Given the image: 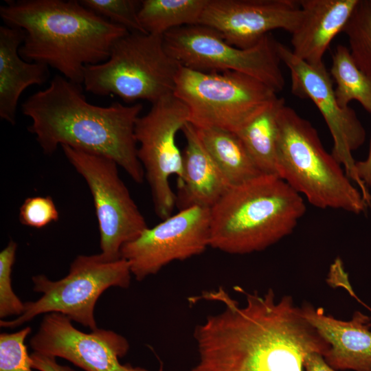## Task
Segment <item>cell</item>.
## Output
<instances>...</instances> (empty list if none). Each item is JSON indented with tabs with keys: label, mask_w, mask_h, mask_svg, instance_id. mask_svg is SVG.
<instances>
[{
	"label": "cell",
	"mask_w": 371,
	"mask_h": 371,
	"mask_svg": "<svg viewBox=\"0 0 371 371\" xmlns=\"http://www.w3.org/2000/svg\"><path fill=\"white\" fill-rule=\"evenodd\" d=\"M240 291L243 304L221 287L194 297L222 306L194 330L198 358L190 371H304L308 354L330 349L291 295Z\"/></svg>",
	"instance_id": "cell-1"
},
{
	"label": "cell",
	"mask_w": 371,
	"mask_h": 371,
	"mask_svg": "<svg viewBox=\"0 0 371 371\" xmlns=\"http://www.w3.org/2000/svg\"><path fill=\"white\" fill-rule=\"evenodd\" d=\"M21 108L23 115L32 120L28 131L36 136L45 154L68 146L104 156L113 160L135 182L143 183L144 171L135 135L143 109L141 103L94 105L87 100L81 85L56 75Z\"/></svg>",
	"instance_id": "cell-2"
},
{
	"label": "cell",
	"mask_w": 371,
	"mask_h": 371,
	"mask_svg": "<svg viewBox=\"0 0 371 371\" xmlns=\"http://www.w3.org/2000/svg\"><path fill=\"white\" fill-rule=\"evenodd\" d=\"M6 25L25 32L19 47L27 62L43 63L82 85L87 65L104 62L129 32L76 0H19L0 7Z\"/></svg>",
	"instance_id": "cell-3"
},
{
	"label": "cell",
	"mask_w": 371,
	"mask_h": 371,
	"mask_svg": "<svg viewBox=\"0 0 371 371\" xmlns=\"http://www.w3.org/2000/svg\"><path fill=\"white\" fill-rule=\"evenodd\" d=\"M306 212L302 195L276 175L232 186L210 209V247L230 254L262 251L291 234Z\"/></svg>",
	"instance_id": "cell-4"
},
{
	"label": "cell",
	"mask_w": 371,
	"mask_h": 371,
	"mask_svg": "<svg viewBox=\"0 0 371 371\" xmlns=\"http://www.w3.org/2000/svg\"><path fill=\"white\" fill-rule=\"evenodd\" d=\"M277 170L279 177L316 207L360 214L369 207L326 150L315 128L285 104L278 114Z\"/></svg>",
	"instance_id": "cell-5"
},
{
	"label": "cell",
	"mask_w": 371,
	"mask_h": 371,
	"mask_svg": "<svg viewBox=\"0 0 371 371\" xmlns=\"http://www.w3.org/2000/svg\"><path fill=\"white\" fill-rule=\"evenodd\" d=\"M180 66L163 36L129 32L115 42L106 60L85 66L82 84L95 95L153 104L173 94Z\"/></svg>",
	"instance_id": "cell-6"
},
{
	"label": "cell",
	"mask_w": 371,
	"mask_h": 371,
	"mask_svg": "<svg viewBox=\"0 0 371 371\" xmlns=\"http://www.w3.org/2000/svg\"><path fill=\"white\" fill-rule=\"evenodd\" d=\"M131 275L129 263L122 258L108 260L101 254L79 255L62 279L54 281L43 274L33 276V290L42 293L41 297L24 302L22 315L14 319H1L0 326L16 328L40 314L59 313L95 330L98 327L94 308L98 298L109 287H128Z\"/></svg>",
	"instance_id": "cell-7"
},
{
	"label": "cell",
	"mask_w": 371,
	"mask_h": 371,
	"mask_svg": "<svg viewBox=\"0 0 371 371\" xmlns=\"http://www.w3.org/2000/svg\"><path fill=\"white\" fill-rule=\"evenodd\" d=\"M173 94L186 104L189 122L195 127L234 133L278 97L266 84L243 73L204 72L182 66Z\"/></svg>",
	"instance_id": "cell-8"
},
{
	"label": "cell",
	"mask_w": 371,
	"mask_h": 371,
	"mask_svg": "<svg viewBox=\"0 0 371 371\" xmlns=\"http://www.w3.org/2000/svg\"><path fill=\"white\" fill-rule=\"evenodd\" d=\"M163 39L168 54L182 67L204 72H240L277 93L284 89L278 41L271 34L245 49L229 44L217 32L200 24L170 30Z\"/></svg>",
	"instance_id": "cell-9"
},
{
	"label": "cell",
	"mask_w": 371,
	"mask_h": 371,
	"mask_svg": "<svg viewBox=\"0 0 371 371\" xmlns=\"http://www.w3.org/2000/svg\"><path fill=\"white\" fill-rule=\"evenodd\" d=\"M61 148L91 193L100 232L101 255L121 258L120 250L148 227L144 216L120 178L118 165L104 156L68 146Z\"/></svg>",
	"instance_id": "cell-10"
},
{
	"label": "cell",
	"mask_w": 371,
	"mask_h": 371,
	"mask_svg": "<svg viewBox=\"0 0 371 371\" xmlns=\"http://www.w3.org/2000/svg\"><path fill=\"white\" fill-rule=\"evenodd\" d=\"M189 122V111L174 94L152 104L148 112L136 122L135 135L137 156L151 192L157 215L164 219L176 205V194L170 179L179 181L183 173V153L177 134Z\"/></svg>",
	"instance_id": "cell-11"
},
{
	"label": "cell",
	"mask_w": 371,
	"mask_h": 371,
	"mask_svg": "<svg viewBox=\"0 0 371 371\" xmlns=\"http://www.w3.org/2000/svg\"><path fill=\"white\" fill-rule=\"evenodd\" d=\"M281 62L290 71L291 93L300 98L310 99L322 114L333 139L331 154L344 168L348 177L357 183L368 206L371 194L358 177L356 161L352 153L365 142L366 131L357 115L349 106L338 103L333 80L324 63L311 65L295 56L291 49L278 42Z\"/></svg>",
	"instance_id": "cell-12"
},
{
	"label": "cell",
	"mask_w": 371,
	"mask_h": 371,
	"mask_svg": "<svg viewBox=\"0 0 371 371\" xmlns=\"http://www.w3.org/2000/svg\"><path fill=\"white\" fill-rule=\"evenodd\" d=\"M210 209L192 206L145 229L122 247L121 258L128 261L136 280L142 281L173 261L201 254L210 246Z\"/></svg>",
	"instance_id": "cell-13"
},
{
	"label": "cell",
	"mask_w": 371,
	"mask_h": 371,
	"mask_svg": "<svg viewBox=\"0 0 371 371\" xmlns=\"http://www.w3.org/2000/svg\"><path fill=\"white\" fill-rule=\"evenodd\" d=\"M71 322L59 313L45 314L30 341L34 352L63 358L85 371H150L120 363L129 349L122 335L98 328L84 333Z\"/></svg>",
	"instance_id": "cell-14"
},
{
	"label": "cell",
	"mask_w": 371,
	"mask_h": 371,
	"mask_svg": "<svg viewBox=\"0 0 371 371\" xmlns=\"http://www.w3.org/2000/svg\"><path fill=\"white\" fill-rule=\"evenodd\" d=\"M301 18L295 0H207L200 25L217 32L227 43L249 48L270 32L292 34Z\"/></svg>",
	"instance_id": "cell-15"
},
{
	"label": "cell",
	"mask_w": 371,
	"mask_h": 371,
	"mask_svg": "<svg viewBox=\"0 0 371 371\" xmlns=\"http://www.w3.org/2000/svg\"><path fill=\"white\" fill-rule=\"evenodd\" d=\"M305 319L330 345L324 356L337 370L371 371V318L355 311L349 321L325 313L322 307L305 302L301 306Z\"/></svg>",
	"instance_id": "cell-16"
},
{
	"label": "cell",
	"mask_w": 371,
	"mask_h": 371,
	"mask_svg": "<svg viewBox=\"0 0 371 371\" xmlns=\"http://www.w3.org/2000/svg\"><path fill=\"white\" fill-rule=\"evenodd\" d=\"M359 0H300L301 18L291 34L293 54L313 65L324 63L333 38L343 32Z\"/></svg>",
	"instance_id": "cell-17"
},
{
	"label": "cell",
	"mask_w": 371,
	"mask_h": 371,
	"mask_svg": "<svg viewBox=\"0 0 371 371\" xmlns=\"http://www.w3.org/2000/svg\"><path fill=\"white\" fill-rule=\"evenodd\" d=\"M182 132L186 144L176 205L179 210L192 206L211 209L232 186L203 146L195 127L188 122Z\"/></svg>",
	"instance_id": "cell-18"
},
{
	"label": "cell",
	"mask_w": 371,
	"mask_h": 371,
	"mask_svg": "<svg viewBox=\"0 0 371 371\" xmlns=\"http://www.w3.org/2000/svg\"><path fill=\"white\" fill-rule=\"evenodd\" d=\"M25 32L16 27H0V117L15 124L21 93L28 87L45 83L49 76L48 66L27 62L19 53Z\"/></svg>",
	"instance_id": "cell-19"
},
{
	"label": "cell",
	"mask_w": 371,
	"mask_h": 371,
	"mask_svg": "<svg viewBox=\"0 0 371 371\" xmlns=\"http://www.w3.org/2000/svg\"><path fill=\"white\" fill-rule=\"evenodd\" d=\"M195 128L203 146L231 186L263 175L236 133L214 127Z\"/></svg>",
	"instance_id": "cell-20"
},
{
	"label": "cell",
	"mask_w": 371,
	"mask_h": 371,
	"mask_svg": "<svg viewBox=\"0 0 371 371\" xmlns=\"http://www.w3.org/2000/svg\"><path fill=\"white\" fill-rule=\"evenodd\" d=\"M284 104L277 97L236 133L263 175L278 176V114Z\"/></svg>",
	"instance_id": "cell-21"
},
{
	"label": "cell",
	"mask_w": 371,
	"mask_h": 371,
	"mask_svg": "<svg viewBox=\"0 0 371 371\" xmlns=\"http://www.w3.org/2000/svg\"><path fill=\"white\" fill-rule=\"evenodd\" d=\"M207 0H143L138 18L144 30L164 36L173 29L196 25Z\"/></svg>",
	"instance_id": "cell-22"
},
{
	"label": "cell",
	"mask_w": 371,
	"mask_h": 371,
	"mask_svg": "<svg viewBox=\"0 0 371 371\" xmlns=\"http://www.w3.org/2000/svg\"><path fill=\"white\" fill-rule=\"evenodd\" d=\"M329 73L336 84L335 94L341 106L347 107L357 100L371 113V77L357 65L348 47H336Z\"/></svg>",
	"instance_id": "cell-23"
},
{
	"label": "cell",
	"mask_w": 371,
	"mask_h": 371,
	"mask_svg": "<svg viewBox=\"0 0 371 371\" xmlns=\"http://www.w3.org/2000/svg\"><path fill=\"white\" fill-rule=\"evenodd\" d=\"M343 32L357 65L371 77V0H359Z\"/></svg>",
	"instance_id": "cell-24"
},
{
	"label": "cell",
	"mask_w": 371,
	"mask_h": 371,
	"mask_svg": "<svg viewBox=\"0 0 371 371\" xmlns=\"http://www.w3.org/2000/svg\"><path fill=\"white\" fill-rule=\"evenodd\" d=\"M80 3L110 22L125 27L130 32L146 33L138 18L141 1L80 0Z\"/></svg>",
	"instance_id": "cell-25"
},
{
	"label": "cell",
	"mask_w": 371,
	"mask_h": 371,
	"mask_svg": "<svg viewBox=\"0 0 371 371\" xmlns=\"http://www.w3.org/2000/svg\"><path fill=\"white\" fill-rule=\"evenodd\" d=\"M31 332L32 328L26 326L12 333L0 334V371H35L25 344Z\"/></svg>",
	"instance_id": "cell-26"
},
{
	"label": "cell",
	"mask_w": 371,
	"mask_h": 371,
	"mask_svg": "<svg viewBox=\"0 0 371 371\" xmlns=\"http://www.w3.org/2000/svg\"><path fill=\"white\" fill-rule=\"evenodd\" d=\"M17 244L10 240L0 252V318L23 314L24 302L18 297L12 288L11 273L15 261Z\"/></svg>",
	"instance_id": "cell-27"
},
{
	"label": "cell",
	"mask_w": 371,
	"mask_h": 371,
	"mask_svg": "<svg viewBox=\"0 0 371 371\" xmlns=\"http://www.w3.org/2000/svg\"><path fill=\"white\" fill-rule=\"evenodd\" d=\"M59 218V212L49 196L27 198L19 208V220L22 225L42 228Z\"/></svg>",
	"instance_id": "cell-28"
},
{
	"label": "cell",
	"mask_w": 371,
	"mask_h": 371,
	"mask_svg": "<svg viewBox=\"0 0 371 371\" xmlns=\"http://www.w3.org/2000/svg\"><path fill=\"white\" fill-rule=\"evenodd\" d=\"M327 282L330 286H341L344 287L348 290L350 295L355 296V294L350 285L347 273L344 270L343 262L340 258H337L330 265Z\"/></svg>",
	"instance_id": "cell-29"
},
{
	"label": "cell",
	"mask_w": 371,
	"mask_h": 371,
	"mask_svg": "<svg viewBox=\"0 0 371 371\" xmlns=\"http://www.w3.org/2000/svg\"><path fill=\"white\" fill-rule=\"evenodd\" d=\"M32 367L38 371H75L67 366L57 363L56 357L34 352L30 355Z\"/></svg>",
	"instance_id": "cell-30"
},
{
	"label": "cell",
	"mask_w": 371,
	"mask_h": 371,
	"mask_svg": "<svg viewBox=\"0 0 371 371\" xmlns=\"http://www.w3.org/2000/svg\"><path fill=\"white\" fill-rule=\"evenodd\" d=\"M304 371H337L332 368L325 360L322 354L310 353L304 363Z\"/></svg>",
	"instance_id": "cell-31"
},
{
	"label": "cell",
	"mask_w": 371,
	"mask_h": 371,
	"mask_svg": "<svg viewBox=\"0 0 371 371\" xmlns=\"http://www.w3.org/2000/svg\"><path fill=\"white\" fill-rule=\"evenodd\" d=\"M355 166L358 177L368 188L371 186V140L367 158L363 161H356Z\"/></svg>",
	"instance_id": "cell-32"
},
{
	"label": "cell",
	"mask_w": 371,
	"mask_h": 371,
	"mask_svg": "<svg viewBox=\"0 0 371 371\" xmlns=\"http://www.w3.org/2000/svg\"><path fill=\"white\" fill-rule=\"evenodd\" d=\"M370 326H371V322H370Z\"/></svg>",
	"instance_id": "cell-33"
}]
</instances>
